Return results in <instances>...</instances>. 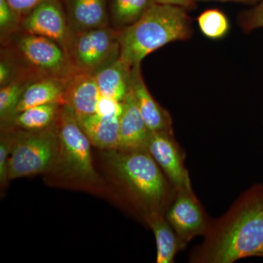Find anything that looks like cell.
<instances>
[{"label": "cell", "mask_w": 263, "mask_h": 263, "mask_svg": "<svg viewBox=\"0 0 263 263\" xmlns=\"http://www.w3.org/2000/svg\"><path fill=\"white\" fill-rule=\"evenodd\" d=\"M262 252L263 184L257 183L240 194L222 216L212 219L189 262L233 263Z\"/></svg>", "instance_id": "obj_1"}, {"label": "cell", "mask_w": 263, "mask_h": 263, "mask_svg": "<svg viewBox=\"0 0 263 263\" xmlns=\"http://www.w3.org/2000/svg\"><path fill=\"white\" fill-rule=\"evenodd\" d=\"M122 103L118 149L126 152L146 150L152 132L140 113L132 89Z\"/></svg>", "instance_id": "obj_12"}, {"label": "cell", "mask_w": 263, "mask_h": 263, "mask_svg": "<svg viewBox=\"0 0 263 263\" xmlns=\"http://www.w3.org/2000/svg\"><path fill=\"white\" fill-rule=\"evenodd\" d=\"M259 1V0H197V2H222V3L232 2V3H245V4H254L258 3Z\"/></svg>", "instance_id": "obj_29"}, {"label": "cell", "mask_w": 263, "mask_h": 263, "mask_svg": "<svg viewBox=\"0 0 263 263\" xmlns=\"http://www.w3.org/2000/svg\"><path fill=\"white\" fill-rule=\"evenodd\" d=\"M132 68L119 59L95 75L100 95L122 102L131 90Z\"/></svg>", "instance_id": "obj_17"}, {"label": "cell", "mask_w": 263, "mask_h": 263, "mask_svg": "<svg viewBox=\"0 0 263 263\" xmlns=\"http://www.w3.org/2000/svg\"><path fill=\"white\" fill-rule=\"evenodd\" d=\"M5 129L11 132L13 139L8 162V179H18L54 170L60 152L57 122L41 130Z\"/></svg>", "instance_id": "obj_5"}, {"label": "cell", "mask_w": 263, "mask_h": 263, "mask_svg": "<svg viewBox=\"0 0 263 263\" xmlns=\"http://www.w3.org/2000/svg\"><path fill=\"white\" fill-rule=\"evenodd\" d=\"M100 97L95 75L75 72L66 81L65 105L75 112L76 117L96 113Z\"/></svg>", "instance_id": "obj_14"}, {"label": "cell", "mask_w": 263, "mask_h": 263, "mask_svg": "<svg viewBox=\"0 0 263 263\" xmlns=\"http://www.w3.org/2000/svg\"><path fill=\"white\" fill-rule=\"evenodd\" d=\"M122 110V102L100 95L97 105L96 114L103 117H120Z\"/></svg>", "instance_id": "obj_26"}, {"label": "cell", "mask_w": 263, "mask_h": 263, "mask_svg": "<svg viewBox=\"0 0 263 263\" xmlns=\"http://www.w3.org/2000/svg\"><path fill=\"white\" fill-rule=\"evenodd\" d=\"M131 89L143 120L152 133H174L169 112L156 101L143 80L141 65L132 69Z\"/></svg>", "instance_id": "obj_11"}, {"label": "cell", "mask_w": 263, "mask_h": 263, "mask_svg": "<svg viewBox=\"0 0 263 263\" xmlns=\"http://www.w3.org/2000/svg\"><path fill=\"white\" fill-rule=\"evenodd\" d=\"M197 23L202 34L212 40L226 37L230 28L229 19L226 13L216 8L202 12L197 18Z\"/></svg>", "instance_id": "obj_21"}, {"label": "cell", "mask_w": 263, "mask_h": 263, "mask_svg": "<svg viewBox=\"0 0 263 263\" xmlns=\"http://www.w3.org/2000/svg\"><path fill=\"white\" fill-rule=\"evenodd\" d=\"M67 79L46 78L29 83L17 105L15 114L46 104L65 105L64 95Z\"/></svg>", "instance_id": "obj_16"}, {"label": "cell", "mask_w": 263, "mask_h": 263, "mask_svg": "<svg viewBox=\"0 0 263 263\" xmlns=\"http://www.w3.org/2000/svg\"><path fill=\"white\" fill-rule=\"evenodd\" d=\"M120 32L110 27L72 32L65 53L74 72L95 75L117 61Z\"/></svg>", "instance_id": "obj_7"}, {"label": "cell", "mask_w": 263, "mask_h": 263, "mask_svg": "<svg viewBox=\"0 0 263 263\" xmlns=\"http://www.w3.org/2000/svg\"><path fill=\"white\" fill-rule=\"evenodd\" d=\"M57 126L60 152L54 170L62 177L71 181L96 184L98 176L93 166L91 142L79 125L75 112L70 107L61 105Z\"/></svg>", "instance_id": "obj_6"}, {"label": "cell", "mask_w": 263, "mask_h": 263, "mask_svg": "<svg viewBox=\"0 0 263 263\" xmlns=\"http://www.w3.org/2000/svg\"><path fill=\"white\" fill-rule=\"evenodd\" d=\"M259 257H263V252L262 254H260V255H259Z\"/></svg>", "instance_id": "obj_30"}, {"label": "cell", "mask_w": 263, "mask_h": 263, "mask_svg": "<svg viewBox=\"0 0 263 263\" xmlns=\"http://www.w3.org/2000/svg\"><path fill=\"white\" fill-rule=\"evenodd\" d=\"M157 243V263L174 262L175 257L186 249L164 214H154L146 219Z\"/></svg>", "instance_id": "obj_18"}, {"label": "cell", "mask_w": 263, "mask_h": 263, "mask_svg": "<svg viewBox=\"0 0 263 263\" xmlns=\"http://www.w3.org/2000/svg\"><path fill=\"white\" fill-rule=\"evenodd\" d=\"M188 10L156 3L138 22L119 35V60L133 69L159 48L193 35V20Z\"/></svg>", "instance_id": "obj_3"}, {"label": "cell", "mask_w": 263, "mask_h": 263, "mask_svg": "<svg viewBox=\"0 0 263 263\" xmlns=\"http://www.w3.org/2000/svg\"><path fill=\"white\" fill-rule=\"evenodd\" d=\"M164 216L186 247L196 237L205 236L212 221L193 190L176 191Z\"/></svg>", "instance_id": "obj_8"}, {"label": "cell", "mask_w": 263, "mask_h": 263, "mask_svg": "<svg viewBox=\"0 0 263 263\" xmlns=\"http://www.w3.org/2000/svg\"><path fill=\"white\" fill-rule=\"evenodd\" d=\"M156 0H109L110 27L122 32L138 22Z\"/></svg>", "instance_id": "obj_20"}, {"label": "cell", "mask_w": 263, "mask_h": 263, "mask_svg": "<svg viewBox=\"0 0 263 263\" xmlns=\"http://www.w3.org/2000/svg\"><path fill=\"white\" fill-rule=\"evenodd\" d=\"M238 22L242 30L247 33L263 28V0H259L254 8L240 13Z\"/></svg>", "instance_id": "obj_24"}, {"label": "cell", "mask_w": 263, "mask_h": 263, "mask_svg": "<svg viewBox=\"0 0 263 263\" xmlns=\"http://www.w3.org/2000/svg\"><path fill=\"white\" fill-rule=\"evenodd\" d=\"M22 18L6 0H0V33L1 42L21 29Z\"/></svg>", "instance_id": "obj_23"}, {"label": "cell", "mask_w": 263, "mask_h": 263, "mask_svg": "<svg viewBox=\"0 0 263 263\" xmlns=\"http://www.w3.org/2000/svg\"><path fill=\"white\" fill-rule=\"evenodd\" d=\"M62 105L58 103L46 104L32 107L15 114L3 129H18L22 130H41L53 126L57 122Z\"/></svg>", "instance_id": "obj_19"}, {"label": "cell", "mask_w": 263, "mask_h": 263, "mask_svg": "<svg viewBox=\"0 0 263 263\" xmlns=\"http://www.w3.org/2000/svg\"><path fill=\"white\" fill-rule=\"evenodd\" d=\"M43 1L44 0H6L10 6L22 17V20Z\"/></svg>", "instance_id": "obj_27"}, {"label": "cell", "mask_w": 263, "mask_h": 263, "mask_svg": "<svg viewBox=\"0 0 263 263\" xmlns=\"http://www.w3.org/2000/svg\"><path fill=\"white\" fill-rule=\"evenodd\" d=\"M159 4L174 5L186 10L195 9L197 6V0H156Z\"/></svg>", "instance_id": "obj_28"}, {"label": "cell", "mask_w": 263, "mask_h": 263, "mask_svg": "<svg viewBox=\"0 0 263 263\" xmlns=\"http://www.w3.org/2000/svg\"><path fill=\"white\" fill-rule=\"evenodd\" d=\"M1 45V57L13 67L15 81L66 79L75 73L63 48L48 38L19 30Z\"/></svg>", "instance_id": "obj_4"}, {"label": "cell", "mask_w": 263, "mask_h": 263, "mask_svg": "<svg viewBox=\"0 0 263 263\" xmlns=\"http://www.w3.org/2000/svg\"><path fill=\"white\" fill-rule=\"evenodd\" d=\"M72 32L110 27L109 0H60Z\"/></svg>", "instance_id": "obj_13"}, {"label": "cell", "mask_w": 263, "mask_h": 263, "mask_svg": "<svg viewBox=\"0 0 263 263\" xmlns=\"http://www.w3.org/2000/svg\"><path fill=\"white\" fill-rule=\"evenodd\" d=\"M147 150L176 191L193 190L185 164L186 153L175 138L174 133H152Z\"/></svg>", "instance_id": "obj_9"}, {"label": "cell", "mask_w": 263, "mask_h": 263, "mask_svg": "<svg viewBox=\"0 0 263 263\" xmlns=\"http://www.w3.org/2000/svg\"><path fill=\"white\" fill-rule=\"evenodd\" d=\"M76 117L91 144L103 151L118 149L119 117H103L96 113Z\"/></svg>", "instance_id": "obj_15"}, {"label": "cell", "mask_w": 263, "mask_h": 263, "mask_svg": "<svg viewBox=\"0 0 263 263\" xmlns=\"http://www.w3.org/2000/svg\"><path fill=\"white\" fill-rule=\"evenodd\" d=\"M103 155L145 221L165 214L176 190L148 150H107Z\"/></svg>", "instance_id": "obj_2"}, {"label": "cell", "mask_w": 263, "mask_h": 263, "mask_svg": "<svg viewBox=\"0 0 263 263\" xmlns=\"http://www.w3.org/2000/svg\"><path fill=\"white\" fill-rule=\"evenodd\" d=\"M12 134L8 129H4L0 139V183L6 184L8 179V162L12 149Z\"/></svg>", "instance_id": "obj_25"}, {"label": "cell", "mask_w": 263, "mask_h": 263, "mask_svg": "<svg viewBox=\"0 0 263 263\" xmlns=\"http://www.w3.org/2000/svg\"><path fill=\"white\" fill-rule=\"evenodd\" d=\"M22 32L54 41L66 51L72 34L60 0H44L22 20Z\"/></svg>", "instance_id": "obj_10"}, {"label": "cell", "mask_w": 263, "mask_h": 263, "mask_svg": "<svg viewBox=\"0 0 263 263\" xmlns=\"http://www.w3.org/2000/svg\"><path fill=\"white\" fill-rule=\"evenodd\" d=\"M29 83L13 81L1 86L0 89V120L4 125L14 116L15 109Z\"/></svg>", "instance_id": "obj_22"}]
</instances>
